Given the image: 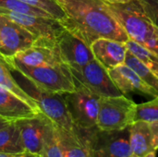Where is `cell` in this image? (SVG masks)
Listing matches in <instances>:
<instances>
[{
	"instance_id": "obj_1",
	"label": "cell",
	"mask_w": 158,
	"mask_h": 157,
	"mask_svg": "<svg viewBox=\"0 0 158 157\" xmlns=\"http://www.w3.org/2000/svg\"><path fill=\"white\" fill-rule=\"evenodd\" d=\"M67 19L63 26L91 45L99 38L126 43L130 38L104 0H56Z\"/></svg>"
},
{
	"instance_id": "obj_2",
	"label": "cell",
	"mask_w": 158,
	"mask_h": 157,
	"mask_svg": "<svg viewBox=\"0 0 158 157\" xmlns=\"http://www.w3.org/2000/svg\"><path fill=\"white\" fill-rule=\"evenodd\" d=\"M107 5L131 40L158 54V28L137 0Z\"/></svg>"
},
{
	"instance_id": "obj_3",
	"label": "cell",
	"mask_w": 158,
	"mask_h": 157,
	"mask_svg": "<svg viewBox=\"0 0 158 157\" xmlns=\"http://www.w3.org/2000/svg\"><path fill=\"white\" fill-rule=\"evenodd\" d=\"M9 68L17 83L36 103L43 114L56 126L69 131H75V125L69 117L62 93L44 90L15 68L10 65Z\"/></svg>"
},
{
	"instance_id": "obj_4",
	"label": "cell",
	"mask_w": 158,
	"mask_h": 157,
	"mask_svg": "<svg viewBox=\"0 0 158 157\" xmlns=\"http://www.w3.org/2000/svg\"><path fill=\"white\" fill-rule=\"evenodd\" d=\"M93 157H128L132 155L129 128L121 130H104L97 126L89 129L75 127Z\"/></svg>"
},
{
	"instance_id": "obj_5",
	"label": "cell",
	"mask_w": 158,
	"mask_h": 157,
	"mask_svg": "<svg viewBox=\"0 0 158 157\" xmlns=\"http://www.w3.org/2000/svg\"><path fill=\"white\" fill-rule=\"evenodd\" d=\"M6 59L11 67L18 69L44 90L58 93H69L75 90L70 68L65 63L31 67L17 61L13 57Z\"/></svg>"
},
{
	"instance_id": "obj_6",
	"label": "cell",
	"mask_w": 158,
	"mask_h": 157,
	"mask_svg": "<svg viewBox=\"0 0 158 157\" xmlns=\"http://www.w3.org/2000/svg\"><path fill=\"white\" fill-rule=\"evenodd\" d=\"M69 117L77 128L89 129L96 126L100 96L81 84L75 90L62 93Z\"/></svg>"
},
{
	"instance_id": "obj_7",
	"label": "cell",
	"mask_w": 158,
	"mask_h": 157,
	"mask_svg": "<svg viewBox=\"0 0 158 157\" xmlns=\"http://www.w3.org/2000/svg\"><path fill=\"white\" fill-rule=\"evenodd\" d=\"M136 104L125 95L101 97L96 126L104 130H121L133 123Z\"/></svg>"
},
{
	"instance_id": "obj_8",
	"label": "cell",
	"mask_w": 158,
	"mask_h": 157,
	"mask_svg": "<svg viewBox=\"0 0 158 157\" xmlns=\"http://www.w3.org/2000/svg\"><path fill=\"white\" fill-rule=\"evenodd\" d=\"M69 68L75 84L86 87L100 97L123 95L111 80L108 71L95 58L81 68Z\"/></svg>"
},
{
	"instance_id": "obj_9",
	"label": "cell",
	"mask_w": 158,
	"mask_h": 157,
	"mask_svg": "<svg viewBox=\"0 0 158 157\" xmlns=\"http://www.w3.org/2000/svg\"><path fill=\"white\" fill-rule=\"evenodd\" d=\"M0 13L6 15L34 34L38 38L37 44L41 45L56 46L58 35L65 29L60 21L53 18L28 15L4 8H0Z\"/></svg>"
},
{
	"instance_id": "obj_10",
	"label": "cell",
	"mask_w": 158,
	"mask_h": 157,
	"mask_svg": "<svg viewBox=\"0 0 158 157\" xmlns=\"http://www.w3.org/2000/svg\"><path fill=\"white\" fill-rule=\"evenodd\" d=\"M38 38L26 28L0 13V55L11 58L34 44Z\"/></svg>"
},
{
	"instance_id": "obj_11",
	"label": "cell",
	"mask_w": 158,
	"mask_h": 157,
	"mask_svg": "<svg viewBox=\"0 0 158 157\" xmlns=\"http://www.w3.org/2000/svg\"><path fill=\"white\" fill-rule=\"evenodd\" d=\"M56 45L62 61L69 68H81L94 59L90 45L67 28L58 35Z\"/></svg>"
},
{
	"instance_id": "obj_12",
	"label": "cell",
	"mask_w": 158,
	"mask_h": 157,
	"mask_svg": "<svg viewBox=\"0 0 158 157\" xmlns=\"http://www.w3.org/2000/svg\"><path fill=\"white\" fill-rule=\"evenodd\" d=\"M14 122L19 130L25 152L39 156L47 129L52 120L40 112L33 117L18 119Z\"/></svg>"
},
{
	"instance_id": "obj_13",
	"label": "cell",
	"mask_w": 158,
	"mask_h": 157,
	"mask_svg": "<svg viewBox=\"0 0 158 157\" xmlns=\"http://www.w3.org/2000/svg\"><path fill=\"white\" fill-rule=\"evenodd\" d=\"M107 71L111 80L123 95L138 93L155 98L158 97L157 92L143 82L139 75L125 63Z\"/></svg>"
},
{
	"instance_id": "obj_14",
	"label": "cell",
	"mask_w": 158,
	"mask_h": 157,
	"mask_svg": "<svg viewBox=\"0 0 158 157\" xmlns=\"http://www.w3.org/2000/svg\"><path fill=\"white\" fill-rule=\"evenodd\" d=\"M90 47L94 58L106 70L125 63L128 51L125 43L108 38H99L94 41Z\"/></svg>"
},
{
	"instance_id": "obj_15",
	"label": "cell",
	"mask_w": 158,
	"mask_h": 157,
	"mask_svg": "<svg viewBox=\"0 0 158 157\" xmlns=\"http://www.w3.org/2000/svg\"><path fill=\"white\" fill-rule=\"evenodd\" d=\"M40 112L11 91L0 86V117L9 121H16L33 117Z\"/></svg>"
},
{
	"instance_id": "obj_16",
	"label": "cell",
	"mask_w": 158,
	"mask_h": 157,
	"mask_svg": "<svg viewBox=\"0 0 158 157\" xmlns=\"http://www.w3.org/2000/svg\"><path fill=\"white\" fill-rule=\"evenodd\" d=\"M14 59L31 67L44 66V65H57L64 63L60 57L59 52L56 46L34 44L33 46L19 52Z\"/></svg>"
},
{
	"instance_id": "obj_17",
	"label": "cell",
	"mask_w": 158,
	"mask_h": 157,
	"mask_svg": "<svg viewBox=\"0 0 158 157\" xmlns=\"http://www.w3.org/2000/svg\"><path fill=\"white\" fill-rule=\"evenodd\" d=\"M130 144L132 155L143 157L156 151L153 146V135L150 124L143 121H135L130 127Z\"/></svg>"
},
{
	"instance_id": "obj_18",
	"label": "cell",
	"mask_w": 158,
	"mask_h": 157,
	"mask_svg": "<svg viewBox=\"0 0 158 157\" xmlns=\"http://www.w3.org/2000/svg\"><path fill=\"white\" fill-rule=\"evenodd\" d=\"M56 131L59 142V145L63 153V156L93 157L83 141L78 136V134L75 131H69L56 125Z\"/></svg>"
},
{
	"instance_id": "obj_19",
	"label": "cell",
	"mask_w": 158,
	"mask_h": 157,
	"mask_svg": "<svg viewBox=\"0 0 158 157\" xmlns=\"http://www.w3.org/2000/svg\"><path fill=\"white\" fill-rule=\"evenodd\" d=\"M0 86L11 91L16 95H18L22 100H24L26 103H28L34 109L40 111L36 103L17 83V81H15V79L12 75V72L10 70V68H9V65H8L6 59L4 56H2L1 55H0Z\"/></svg>"
},
{
	"instance_id": "obj_20",
	"label": "cell",
	"mask_w": 158,
	"mask_h": 157,
	"mask_svg": "<svg viewBox=\"0 0 158 157\" xmlns=\"http://www.w3.org/2000/svg\"><path fill=\"white\" fill-rule=\"evenodd\" d=\"M19 130L15 122L0 130V153H24Z\"/></svg>"
},
{
	"instance_id": "obj_21",
	"label": "cell",
	"mask_w": 158,
	"mask_h": 157,
	"mask_svg": "<svg viewBox=\"0 0 158 157\" xmlns=\"http://www.w3.org/2000/svg\"><path fill=\"white\" fill-rule=\"evenodd\" d=\"M125 64L131 68L139 75L143 82H145L148 86H150L158 93V76L129 51H127L126 54Z\"/></svg>"
},
{
	"instance_id": "obj_22",
	"label": "cell",
	"mask_w": 158,
	"mask_h": 157,
	"mask_svg": "<svg viewBox=\"0 0 158 157\" xmlns=\"http://www.w3.org/2000/svg\"><path fill=\"white\" fill-rule=\"evenodd\" d=\"M127 49L138 59H140L148 68L158 76V54L151 51L136 42L129 39L125 43Z\"/></svg>"
},
{
	"instance_id": "obj_23",
	"label": "cell",
	"mask_w": 158,
	"mask_h": 157,
	"mask_svg": "<svg viewBox=\"0 0 158 157\" xmlns=\"http://www.w3.org/2000/svg\"><path fill=\"white\" fill-rule=\"evenodd\" d=\"M39 157H64L57 139L56 125L52 121L47 129L43 149Z\"/></svg>"
},
{
	"instance_id": "obj_24",
	"label": "cell",
	"mask_w": 158,
	"mask_h": 157,
	"mask_svg": "<svg viewBox=\"0 0 158 157\" xmlns=\"http://www.w3.org/2000/svg\"><path fill=\"white\" fill-rule=\"evenodd\" d=\"M135 121H143L149 124L158 121V97L146 103L136 104L133 117V122Z\"/></svg>"
},
{
	"instance_id": "obj_25",
	"label": "cell",
	"mask_w": 158,
	"mask_h": 157,
	"mask_svg": "<svg viewBox=\"0 0 158 157\" xmlns=\"http://www.w3.org/2000/svg\"><path fill=\"white\" fill-rule=\"evenodd\" d=\"M29 6L39 8L46 12L51 18L60 21L65 22L67 19L66 13L60 6V5L56 0H20Z\"/></svg>"
},
{
	"instance_id": "obj_26",
	"label": "cell",
	"mask_w": 158,
	"mask_h": 157,
	"mask_svg": "<svg viewBox=\"0 0 158 157\" xmlns=\"http://www.w3.org/2000/svg\"><path fill=\"white\" fill-rule=\"evenodd\" d=\"M0 8L7 9L14 12H19V13H24L28 15L51 18L46 12L39 8L33 7L31 6H29L20 0H0Z\"/></svg>"
},
{
	"instance_id": "obj_27",
	"label": "cell",
	"mask_w": 158,
	"mask_h": 157,
	"mask_svg": "<svg viewBox=\"0 0 158 157\" xmlns=\"http://www.w3.org/2000/svg\"><path fill=\"white\" fill-rule=\"evenodd\" d=\"M146 15L158 28V0H137Z\"/></svg>"
},
{
	"instance_id": "obj_28",
	"label": "cell",
	"mask_w": 158,
	"mask_h": 157,
	"mask_svg": "<svg viewBox=\"0 0 158 157\" xmlns=\"http://www.w3.org/2000/svg\"><path fill=\"white\" fill-rule=\"evenodd\" d=\"M150 129L153 135V146L156 151L158 150V121L150 124Z\"/></svg>"
},
{
	"instance_id": "obj_29",
	"label": "cell",
	"mask_w": 158,
	"mask_h": 157,
	"mask_svg": "<svg viewBox=\"0 0 158 157\" xmlns=\"http://www.w3.org/2000/svg\"><path fill=\"white\" fill-rule=\"evenodd\" d=\"M0 157H39L38 155L24 152V153H0Z\"/></svg>"
},
{
	"instance_id": "obj_30",
	"label": "cell",
	"mask_w": 158,
	"mask_h": 157,
	"mask_svg": "<svg viewBox=\"0 0 158 157\" xmlns=\"http://www.w3.org/2000/svg\"><path fill=\"white\" fill-rule=\"evenodd\" d=\"M12 122H14V121H9V120H7V119L4 118L2 117H0V130L3 129V128H5V127H6V126H8Z\"/></svg>"
},
{
	"instance_id": "obj_31",
	"label": "cell",
	"mask_w": 158,
	"mask_h": 157,
	"mask_svg": "<svg viewBox=\"0 0 158 157\" xmlns=\"http://www.w3.org/2000/svg\"><path fill=\"white\" fill-rule=\"evenodd\" d=\"M106 3L109 4H124V3H128L131 0H104Z\"/></svg>"
},
{
	"instance_id": "obj_32",
	"label": "cell",
	"mask_w": 158,
	"mask_h": 157,
	"mask_svg": "<svg viewBox=\"0 0 158 157\" xmlns=\"http://www.w3.org/2000/svg\"><path fill=\"white\" fill-rule=\"evenodd\" d=\"M143 157H156V151H154V152H151L150 154L146 155L145 156Z\"/></svg>"
},
{
	"instance_id": "obj_33",
	"label": "cell",
	"mask_w": 158,
	"mask_h": 157,
	"mask_svg": "<svg viewBox=\"0 0 158 157\" xmlns=\"http://www.w3.org/2000/svg\"><path fill=\"white\" fill-rule=\"evenodd\" d=\"M128 157H138V156H135V155H131V156H128Z\"/></svg>"
}]
</instances>
